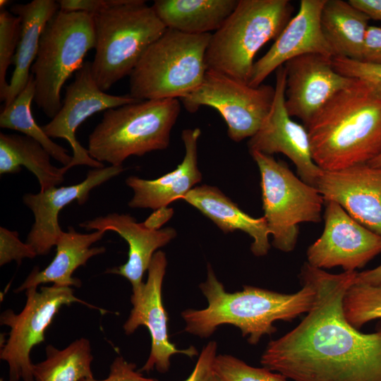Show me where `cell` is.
Here are the masks:
<instances>
[{
  "label": "cell",
  "mask_w": 381,
  "mask_h": 381,
  "mask_svg": "<svg viewBox=\"0 0 381 381\" xmlns=\"http://www.w3.org/2000/svg\"><path fill=\"white\" fill-rule=\"evenodd\" d=\"M59 10V3L54 0H33L11 6V13L20 18L21 30L4 108L8 107L26 86L37 54L42 32Z\"/></svg>",
  "instance_id": "cell-24"
},
{
  "label": "cell",
  "mask_w": 381,
  "mask_h": 381,
  "mask_svg": "<svg viewBox=\"0 0 381 381\" xmlns=\"http://www.w3.org/2000/svg\"><path fill=\"white\" fill-rule=\"evenodd\" d=\"M274 88L270 111L259 130L248 140L249 151L267 155L282 153L295 164L300 179L316 187L323 170L313 161L306 128L294 121L286 109V70L284 65L276 70Z\"/></svg>",
  "instance_id": "cell-15"
},
{
  "label": "cell",
  "mask_w": 381,
  "mask_h": 381,
  "mask_svg": "<svg viewBox=\"0 0 381 381\" xmlns=\"http://www.w3.org/2000/svg\"><path fill=\"white\" fill-rule=\"evenodd\" d=\"M10 1L8 0H1L0 1V8L1 10L5 9V7L10 4Z\"/></svg>",
  "instance_id": "cell-44"
},
{
  "label": "cell",
  "mask_w": 381,
  "mask_h": 381,
  "mask_svg": "<svg viewBox=\"0 0 381 381\" xmlns=\"http://www.w3.org/2000/svg\"><path fill=\"white\" fill-rule=\"evenodd\" d=\"M250 155L260 171L263 217L272 245L291 252L297 243L298 224L319 222L325 200L316 187L298 178L285 163L257 151Z\"/></svg>",
  "instance_id": "cell-9"
},
{
  "label": "cell",
  "mask_w": 381,
  "mask_h": 381,
  "mask_svg": "<svg viewBox=\"0 0 381 381\" xmlns=\"http://www.w3.org/2000/svg\"><path fill=\"white\" fill-rule=\"evenodd\" d=\"M0 381H4L2 378L0 379Z\"/></svg>",
  "instance_id": "cell-45"
},
{
  "label": "cell",
  "mask_w": 381,
  "mask_h": 381,
  "mask_svg": "<svg viewBox=\"0 0 381 381\" xmlns=\"http://www.w3.org/2000/svg\"><path fill=\"white\" fill-rule=\"evenodd\" d=\"M316 188L325 202L339 204L355 220L381 236V167L366 163L323 170Z\"/></svg>",
  "instance_id": "cell-18"
},
{
  "label": "cell",
  "mask_w": 381,
  "mask_h": 381,
  "mask_svg": "<svg viewBox=\"0 0 381 381\" xmlns=\"http://www.w3.org/2000/svg\"><path fill=\"white\" fill-rule=\"evenodd\" d=\"M358 272L331 274L306 262L310 310L292 330L270 341L260 363L294 381H381V328L363 333L346 320L342 300Z\"/></svg>",
  "instance_id": "cell-1"
},
{
  "label": "cell",
  "mask_w": 381,
  "mask_h": 381,
  "mask_svg": "<svg viewBox=\"0 0 381 381\" xmlns=\"http://www.w3.org/2000/svg\"><path fill=\"white\" fill-rule=\"evenodd\" d=\"M217 344L210 341L202 350L190 375L183 381H202L212 371V365L217 356Z\"/></svg>",
  "instance_id": "cell-37"
},
{
  "label": "cell",
  "mask_w": 381,
  "mask_h": 381,
  "mask_svg": "<svg viewBox=\"0 0 381 381\" xmlns=\"http://www.w3.org/2000/svg\"><path fill=\"white\" fill-rule=\"evenodd\" d=\"M212 33L188 35L167 28L144 53L130 76L138 100L182 99L202 83Z\"/></svg>",
  "instance_id": "cell-7"
},
{
  "label": "cell",
  "mask_w": 381,
  "mask_h": 381,
  "mask_svg": "<svg viewBox=\"0 0 381 381\" xmlns=\"http://www.w3.org/2000/svg\"><path fill=\"white\" fill-rule=\"evenodd\" d=\"M322 234L307 250L308 263L355 272L381 253V236L351 217L339 204L325 201Z\"/></svg>",
  "instance_id": "cell-13"
},
{
  "label": "cell",
  "mask_w": 381,
  "mask_h": 381,
  "mask_svg": "<svg viewBox=\"0 0 381 381\" xmlns=\"http://www.w3.org/2000/svg\"><path fill=\"white\" fill-rule=\"evenodd\" d=\"M202 381H222L215 374L211 371Z\"/></svg>",
  "instance_id": "cell-43"
},
{
  "label": "cell",
  "mask_w": 381,
  "mask_h": 381,
  "mask_svg": "<svg viewBox=\"0 0 381 381\" xmlns=\"http://www.w3.org/2000/svg\"><path fill=\"white\" fill-rule=\"evenodd\" d=\"M284 66L286 109L291 117L300 119L305 127L335 94L353 80L334 68L332 57L320 54L297 56Z\"/></svg>",
  "instance_id": "cell-16"
},
{
  "label": "cell",
  "mask_w": 381,
  "mask_h": 381,
  "mask_svg": "<svg viewBox=\"0 0 381 381\" xmlns=\"http://www.w3.org/2000/svg\"><path fill=\"white\" fill-rule=\"evenodd\" d=\"M42 145L26 135L0 133V174H16L26 167L38 180L40 191L61 183L65 170L52 164Z\"/></svg>",
  "instance_id": "cell-27"
},
{
  "label": "cell",
  "mask_w": 381,
  "mask_h": 381,
  "mask_svg": "<svg viewBox=\"0 0 381 381\" xmlns=\"http://www.w3.org/2000/svg\"><path fill=\"white\" fill-rule=\"evenodd\" d=\"M92 16L96 42L92 73L99 89L105 92L131 75L167 28L143 0H126Z\"/></svg>",
  "instance_id": "cell-6"
},
{
  "label": "cell",
  "mask_w": 381,
  "mask_h": 381,
  "mask_svg": "<svg viewBox=\"0 0 381 381\" xmlns=\"http://www.w3.org/2000/svg\"><path fill=\"white\" fill-rule=\"evenodd\" d=\"M106 231H95L90 234H81L73 226H68L67 231H63L58 239L56 254L52 261L43 270L38 267L32 270L23 284L16 289V292L37 287L42 284L53 283L61 286L80 287L82 284L79 279L73 277V273L80 266L86 265L92 257L104 253L103 246L91 247L101 240Z\"/></svg>",
  "instance_id": "cell-23"
},
{
  "label": "cell",
  "mask_w": 381,
  "mask_h": 381,
  "mask_svg": "<svg viewBox=\"0 0 381 381\" xmlns=\"http://www.w3.org/2000/svg\"><path fill=\"white\" fill-rule=\"evenodd\" d=\"M37 255L28 243L22 242L16 231L0 227V265L13 260L20 264L24 258H34Z\"/></svg>",
  "instance_id": "cell-34"
},
{
  "label": "cell",
  "mask_w": 381,
  "mask_h": 381,
  "mask_svg": "<svg viewBox=\"0 0 381 381\" xmlns=\"http://www.w3.org/2000/svg\"><path fill=\"white\" fill-rule=\"evenodd\" d=\"M26 302L20 313L4 311L0 324L10 327L8 337L0 350V358L8 365L9 381H35L30 352L44 341V334L63 306L80 303L98 309L77 298L69 286L52 284L25 290Z\"/></svg>",
  "instance_id": "cell-10"
},
{
  "label": "cell",
  "mask_w": 381,
  "mask_h": 381,
  "mask_svg": "<svg viewBox=\"0 0 381 381\" xmlns=\"http://www.w3.org/2000/svg\"><path fill=\"white\" fill-rule=\"evenodd\" d=\"M326 0H301L299 10L288 22L270 49L254 62L248 85L258 87L274 71L288 61L306 54L334 57L320 25Z\"/></svg>",
  "instance_id": "cell-19"
},
{
  "label": "cell",
  "mask_w": 381,
  "mask_h": 381,
  "mask_svg": "<svg viewBox=\"0 0 381 381\" xmlns=\"http://www.w3.org/2000/svg\"><path fill=\"white\" fill-rule=\"evenodd\" d=\"M361 61L381 64V28L369 25Z\"/></svg>",
  "instance_id": "cell-38"
},
{
  "label": "cell",
  "mask_w": 381,
  "mask_h": 381,
  "mask_svg": "<svg viewBox=\"0 0 381 381\" xmlns=\"http://www.w3.org/2000/svg\"><path fill=\"white\" fill-rule=\"evenodd\" d=\"M166 255L157 251L147 270V279L141 288L132 291L133 306L130 315L123 327L126 334H133L139 327H146L151 337V349L146 363L140 372L156 369L160 373L169 371L170 358L176 353L190 357L198 354L195 348L179 349L172 344L168 334V315L162 302V290L166 272Z\"/></svg>",
  "instance_id": "cell-14"
},
{
  "label": "cell",
  "mask_w": 381,
  "mask_h": 381,
  "mask_svg": "<svg viewBox=\"0 0 381 381\" xmlns=\"http://www.w3.org/2000/svg\"><path fill=\"white\" fill-rule=\"evenodd\" d=\"M21 30L20 18L6 9L0 12V98L5 102L9 83L6 77L13 64Z\"/></svg>",
  "instance_id": "cell-32"
},
{
  "label": "cell",
  "mask_w": 381,
  "mask_h": 381,
  "mask_svg": "<svg viewBox=\"0 0 381 381\" xmlns=\"http://www.w3.org/2000/svg\"><path fill=\"white\" fill-rule=\"evenodd\" d=\"M344 315L357 329L365 324L381 318V287L353 283L342 300Z\"/></svg>",
  "instance_id": "cell-30"
},
{
  "label": "cell",
  "mask_w": 381,
  "mask_h": 381,
  "mask_svg": "<svg viewBox=\"0 0 381 381\" xmlns=\"http://www.w3.org/2000/svg\"><path fill=\"white\" fill-rule=\"evenodd\" d=\"M45 351L46 358L33 364L35 381H83L93 377V356L87 339L79 338L63 349L49 344Z\"/></svg>",
  "instance_id": "cell-28"
},
{
  "label": "cell",
  "mask_w": 381,
  "mask_h": 381,
  "mask_svg": "<svg viewBox=\"0 0 381 381\" xmlns=\"http://www.w3.org/2000/svg\"><path fill=\"white\" fill-rule=\"evenodd\" d=\"M138 101L140 100L129 94L111 95L101 90L93 78L91 62H84L75 72L73 81L66 87L61 109L48 123L42 126L50 138H63L70 144L73 159L68 166L63 167L65 171L77 165H87L93 169L104 167V164L92 158L87 150L78 141L76 130L97 112Z\"/></svg>",
  "instance_id": "cell-12"
},
{
  "label": "cell",
  "mask_w": 381,
  "mask_h": 381,
  "mask_svg": "<svg viewBox=\"0 0 381 381\" xmlns=\"http://www.w3.org/2000/svg\"><path fill=\"white\" fill-rule=\"evenodd\" d=\"M171 208L162 207L155 210L153 213L144 222L143 224L151 229H159L173 214Z\"/></svg>",
  "instance_id": "cell-40"
},
{
  "label": "cell",
  "mask_w": 381,
  "mask_h": 381,
  "mask_svg": "<svg viewBox=\"0 0 381 381\" xmlns=\"http://www.w3.org/2000/svg\"><path fill=\"white\" fill-rule=\"evenodd\" d=\"M349 1L365 13L370 19L381 21V0H349Z\"/></svg>",
  "instance_id": "cell-39"
},
{
  "label": "cell",
  "mask_w": 381,
  "mask_h": 381,
  "mask_svg": "<svg viewBox=\"0 0 381 381\" xmlns=\"http://www.w3.org/2000/svg\"><path fill=\"white\" fill-rule=\"evenodd\" d=\"M369 20L365 13L349 1H325L320 25L335 56L361 61Z\"/></svg>",
  "instance_id": "cell-26"
},
{
  "label": "cell",
  "mask_w": 381,
  "mask_h": 381,
  "mask_svg": "<svg viewBox=\"0 0 381 381\" xmlns=\"http://www.w3.org/2000/svg\"><path fill=\"white\" fill-rule=\"evenodd\" d=\"M200 134L199 128L182 131L185 155L174 171L153 180L135 176L126 179V185L133 191L128 203L130 207L154 210L167 207L171 202L181 199L201 181L202 174L198 167V141Z\"/></svg>",
  "instance_id": "cell-21"
},
{
  "label": "cell",
  "mask_w": 381,
  "mask_h": 381,
  "mask_svg": "<svg viewBox=\"0 0 381 381\" xmlns=\"http://www.w3.org/2000/svg\"><path fill=\"white\" fill-rule=\"evenodd\" d=\"M332 66L340 74L367 80L381 91V64L335 56L332 58Z\"/></svg>",
  "instance_id": "cell-33"
},
{
  "label": "cell",
  "mask_w": 381,
  "mask_h": 381,
  "mask_svg": "<svg viewBox=\"0 0 381 381\" xmlns=\"http://www.w3.org/2000/svg\"><path fill=\"white\" fill-rule=\"evenodd\" d=\"M126 0H59V9L64 11L95 14L125 2Z\"/></svg>",
  "instance_id": "cell-36"
},
{
  "label": "cell",
  "mask_w": 381,
  "mask_h": 381,
  "mask_svg": "<svg viewBox=\"0 0 381 381\" xmlns=\"http://www.w3.org/2000/svg\"><path fill=\"white\" fill-rule=\"evenodd\" d=\"M123 171L122 165L92 169L79 183L25 194L23 203L31 210L35 217L26 243L33 248L37 255L48 254L64 231L59 224L60 211L73 201L80 205L85 203L93 188Z\"/></svg>",
  "instance_id": "cell-17"
},
{
  "label": "cell",
  "mask_w": 381,
  "mask_h": 381,
  "mask_svg": "<svg viewBox=\"0 0 381 381\" xmlns=\"http://www.w3.org/2000/svg\"><path fill=\"white\" fill-rule=\"evenodd\" d=\"M136 365L128 362L121 356H116L109 367L108 376L104 380H96L94 377L83 381H158L157 379L144 377Z\"/></svg>",
  "instance_id": "cell-35"
},
{
  "label": "cell",
  "mask_w": 381,
  "mask_h": 381,
  "mask_svg": "<svg viewBox=\"0 0 381 381\" xmlns=\"http://www.w3.org/2000/svg\"><path fill=\"white\" fill-rule=\"evenodd\" d=\"M79 226L87 230L115 231L127 242L126 262L108 269L106 273L125 277L131 284L132 291L139 290L143 286V274L147 271L155 251L176 236V230L171 227L151 229L143 223H138L129 214L116 212L85 221Z\"/></svg>",
  "instance_id": "cell-20"
},
{
  "label": "cell",
  "mask_w": 381,
  "mask_h": 381,
  "mask_svg": "<svg viewBox=\"0 0 381 381\" xmlns=\"http://www.w3.org/2000/svg\"><path fill=\"white\" fill-rule=\"evenodd\" d=\"M181 111L179 99H146L104 111L88 137L90 157L121 166L131 156L168 147Z\"/></svg>",
  "instance_id": "cell-4"
},
{
  "label": "cell",
  "mask_w": 381,
  "mask_h": 381,
  "mask_svg": "<svg viewBox=\"0 0 381 381\" xmlns=\"http://www.w3.org/2000/svg\"><path fill=\"white\" fill-rule=\"evenodd\" d=\"M35 93L34 77L30 74L25 88L13 102L1 112L0 127L17 131L32 138L40 143L52 157L66 167L71 162L73 156L68 155L66 149L52 140L33 118L31 103L34 100Z\"/></svg>",
  "instance_id": "cell-29"
},
{
  "label": "cell",
  "mask_w": 381,
  "mask_h": 381,
  "mask_svg": "<svg viewBox=\"0 0 381 381\" xmlns=\"http://www.w3.org/2000/svg\"><path fill=\"white\" fill-rule=\"evenodd\" d=\"M302 282L303 287L293 294L252 286H244L241 291L229 293L208 264L207 279L200 284L208 306L204 309H187L181 313L186 322L185 331L205 338L219 326L229 324L238 327L243 337L248 336L249 344L255 345L262 336L277 331L274 322H291L310 310L315 292L310 283Z\"/></svg>",
  "instance_id": "cell-3"
},
{
  "label": "cell",
  "mask_w": 381,
  "mask_h": 381,
  "mask_svg": "<svg viewBox=\"0 0 381 381\" xmlns=\"http://www.w3.org/2000/svg\"><path fill=\"white\" fill-rule=\"evenodd\" d=\"M306 128L313 161L321 169L366 164L381 154V91L353 78Z\"/></svg>",
  "instance_id": "cell-2"
},
{
  "label": "cell",
  "mask_w": 381,
  "mask_h": 381,
  "mask_svg": "<svg viewBox=\"0 0 381 381\" xmlns=\"http://www.w3.org/2000/svg\"><path fill=\"white\" fill-rule=\"evenodd\" d=\"M367 164L374 167H381V154Z\"/></svg>",
  "instance_id": "cell-42"
},
{
  "label": "cell",
  "mask_w": 381,
  "mask_h": 381,
  "mask_svg": "<svg viewBox=\"0 0 381 381\" xmlns=\"http://www.w3.org/2000/svg\"><path fill=\"white\" fill-rule=\"evenodd\" d=\"M274 87H253L224 74L207 70L201 85L181 99L187 111L203 106L217 110L226 122L230 139L240 142L253 136L270 111Z\"/></svg>",
  "instance_id": "cell-11"
},
{
  "label": "cell",
  "mask_w": 381,
  "mask_h": 381,
  "mask_svg": "<svg viewBox=\"0 0 381 381\" xmlns=\"http://www.w3.org/2000/svg\"><path fill=\"white\" fill-rule=\"evenodd\" d=\"M95 42L92 14L59 9L46 24L30 71L35 84L34 102L49 118L61 109L64 84L81 68Z\"/></svg>",
  "instance_id": "cell-8"
},
{
  "label": "cell",
  "mask_w": 381,
  "mask_h": 381,
  "mask_svg": "<svg viewBox=\"0 0 381 381\" xmlns=\"http://www.w3.org/2000/svg\"><path fill=\"white\" fill-rule=\"evenodd\" d=\"M181 200L198 209L225 234L236 230L248 234L253 240L250 250L255 256L267 254L270 233L264 217H250L219 188L212 186L194 187Z\"/></svg>",
  "instance_id": "cell-22"
},
{
  "label": "cell",
  "mask_w": 381,
  "mask_h": 381,
  "mask_svg": "<svg viewBox=\"0 0 381 381\" xmlns=\"http://www.w3.org/2000/svg\"><path fill=\"white\" fill-rule=\"evenodd\" d=\"M354 283L381 287V265L371 270L357 272Z\"/></svg>",
  "instance_id": "cell-41"
},
{
  "label": "cell",
  "mask_w": 381,
  "mask_h": 381,
  "mask_svg": "<svg viewBox=\"0 0 381 381\" xmlns=\"http://www.w3.org/2000/svg\"><path fill=\"white\" fill-rule=\"evenodd\" d=\"M238 0H156L151 6L168 28L188 35L217 30Z\"/></svg>",
  "instance_id": "cell-25"
},
{
  "label": "cell",
  "mask_w": 381,
  "mask_h": 381,
  "mask_svg": "<svg viewBox=\"0 0 381 381\" xmlns=\"http://www.w3.org/2000/svg\"><path fill=\"white\" fill-rule=\"evenodd\" d=\"M289 0H238L223 25L212 33L207 70L248 84L258 52L276 40L291 19Z\"/></svg>",
  "instance_id": "cell-5"
},
{
  "label": "cell",
  "mask_w": 381,
  "mask_h": 381,
  "mask_svg": "<svg viewBox=\"0 0 381 381\" xmlns=\"http://www.w3.org/2000/svg\"><path fill=\"white\" fill-rule=\"evenodd\" d=\"M212 371L222 381H289L284 375L265 367L255 368L226 354L217 355Z\"/></svg>",
  "instance_id": "cell-31"
}]
</instances>
